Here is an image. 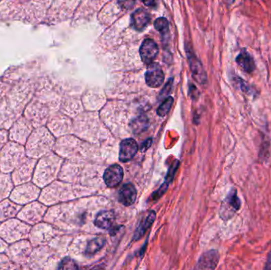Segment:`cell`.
Masks as SVG:
<instances>
[{
  "instance_id": "cell-1",
  "label": "cell",
  "mask_w": 271,
  "mask_h": 270,
  "mask_svg": "<svg viewBox=\"0 0 271 270\" xmlns=\"http://www.w3.org/2000/svg\"><path fill=\"white\" fill-rule=\"evenodd\" d=\"M241 208V200L238 196L237 191L232 189L224 200L221 209V216L225 220H229Z\"/></svg>"
},
{
  "instance_id": "cell-2",
  "label": "cell",
  "mask_w": 271,
  "mask_h": 270,
  "mask_svg": "<svg viewBox=\"0 0 271 270\" xmlns=\"http://www.w3.org/2000/svg\"><path fill=\"white\" fill-rule=\"evenodd\" d=\"M188 62L189 63V68L191 70L192 76L193 79L200 84H205L207 82V75L203 68L202 63L195 56L191 51L187 50Z\"/></svg>"
},
{
  "instance_id": "cell-3",
  "label": "cell",
  "mask_w": 271,
  "mask_h": 270,
  "mask_svg": "<svg viewBox=\"0 0 271 270\" xmlns=\"http://www.w3.org/2000/svg\"><path fill=\"white\" fill-rule=\"evenodd\" d=\"M145 81L149 87L153 88H157L162 85L164 81V74L160 64L152 63L149 65L145 73Z\"/></svg>"
},
{
  "instance_id": "cell-4",
  "label": "cell",
  "mask_w": 271,
  "mask_h": 270,
  "mask_svg": "<svg viewBox=\"0 0 271 270\" xmlns=\"http://www.w3.org/2000/svg\"><path fill=\"white\" fill-rule=\"evenodd\" d=\"M158 53V45L153 40L149 38L145 39L140 48V56L145 64L149 65L153 63Z\"/></svg>"
},
{
  "instance_id": "cell-5",
  "label": "cell",
  "mask_w": 271,
  "mask_h": 270,
  "mask_svg": "<svg viewBox=\"0 0 271 270\" xmlns=\"http://www.w3.org/2000/svg\"><path fill=\"white\" fill-rule=\"evenodd\" d=\"M123 176H124V172L121 166L118 164H113L105 170L103 179L108 187L114 188L121 183Z\"/></svg>"
},
{
  "instance_id": "cell-6",
  "label": "cell",
  "mask_w": 271,
  "mask_h": 270,
  "mask_svg": "<svg viewBox=\"0 0 271 270\" xmlns=\"http://www.w3.org/2000/svg\"><path fill=\"white\" fill-rule=\"evenodd\" d=\"M138 152V143L133 139L123 140L120 144L119 160L122 163H127L133 159Z\"/></svg>"
},
{
  "instance_id": "cell-7",
  "label": "cell",
  "mask_w": 271,
  "mask_h": 270,
  "mask_svg": "<svg viewBox=\"0 0 271 270\" xmlns=\"http://www.w3.org/2000/svg\"><path fill=\"white\" fill-rule=\"evenodd\" d=\"M137 199V189L132 184L123 185L119 191L118 200L124 206H132Z\"/></svg>"
},
{
  "instance_id": "cell-8",
  "label": "cell",
  "mask_w": 271,
  "mask_h": 270,
  "mask_svg": "<svg viewBox=\"0 0 271 270\" xmlns=\"http://www.w3.org/2000/svg\"><path fill=\"white\" fill-rule=\"evenodd\" d=\"M219 257V253L217 250H210L200 257L197 268L200 269H214L218 265Z\"/></svg>"
},
{
  "instance_id": "cell-9",
  "label": "cell",
  "mask_w": 271,
  "mask_h": 270,
  "mask_svg": "<svg viewBox=\"0 0 271 270\" xmlns=\"http://www.w3.org/2000/svg\"><path fill=\"white\" fill-rule=\"evenodd\" d=\"M236 62L239 67L241 68L244 73L250 74L255 70V62L254 58L247 51L243 50L240 52L236 56Z\"/></svg>"
},
{
  "instance_id": "cell-10",
  "label": "cell",
  "mask_w": 271,
  "mask_h": 270,
  "mask_svg": "<svg viewBox=\"0 0 271 270\" xmlns=\"http://www.w3.org/2000/svg\"><path fill=\"white\" fill-rule=\"evenodd\" d=\"M150 21L149 14L145 10L138 9L131 16V24L138 31H142L149 24Z\"/></svg>"
},
{
  "instance_id": "cell-11",
  "label": "cell",
  "mask_w": 271,
  "mask_h": 270,
  "mask_svg": "<svg viewBox=\"0 0 271 270\" xmlns=\"http://www.w3.org/2000/svg\"><path fill=\"white\" fill-rule=\"evenodd\" d=\"M115 220V215L113 211H102L97 215L95 224L101 229H110Z\"/></svg>"
},
{
  "instance_id": "cell-12",
  "label": "cell",
  "mask_w": 271,
  "mask_h": 270,
  "mask_svg": "<svg viewBox=\"0 0 271 270\" xmlns=\"http://www.w3.org/2000/svg\"><path fill=\"white\" fill-rule=\"evenodd\" d=\"M156 217V213L154 211H150L148 213L147 216L142 220L141 224L138 226V228L135 231L133 236V239L135 240H138L145 235V232L149 229V227L154 222Z\"/></svg>"
},
{
  "instance_id": "cell-13",
  "label": "cell",
  "mask_w": 271,
  "mask_h": 270,
  "mask_svg": "<svg viewBox=\"0 0 271 270\" xmlns=\"http://www.w3.org/2000/svg\"><path fill=\"white\" fill-rule=\"evenodd\" d=\"M130 127L132 128L133 133H142V131H145L149 127V119L144 115L139 116L131 121Z\"/></svg>"
},
{
  "instance_id": "cell-14",
  "label": "cell",
  "mask_w": 271,
  "mask_h": 270,
  "mask_svg": "<svg viewBox=\"0 0 271 270\" xmlns=\"http://www.w3.org/2000/svg\"><path fill=\"white\" fill-rule=\"evenodd\" d=\"M105 243H106V239L105 238H95L93 240L90 241L88 242V246L86 248L85 254L88 257L93 256L94 254L99 251V250L103 247Z\"/></svg>"
},
{
  "instance_id": "cell-15",
  "label": "cell",
  "mask_w": 271,
  "mask_h": 270,
  "mask_svg": "<svg viewBox=\"0 0 271 270\" xmlns=\"http://www.w3.org/2000/svg\"><path fill=\"white\" fill-rule=\"evenodd\" d=\"M17 211V206H14L11 202L4 201L0 205V220L14 217Z\"/></svg>"
},
{
  "instance_id": "cell-16",
  "label": "cell",
  "mask_w": 271,
  "mask_h": 270,
  "mask_svg": "<svg viewBox=\"0 0 271 270\" xmlns=\"http://www.w3.org/2000/svg\"><path fill=\"white\" fill-rule=\"evenodd\" d=\"M178 164H179L178 161H176L175 164H173L172 167H171V169H170L169 173H168V175H167V179L165 181V183L162 185V186H160V189L157 192L153 193V196L154 197V199H158L167 190V187L169 185V183L171 182V180H172L173 177L175 176L177 168L178 167Z\"/></svg>"
},
{
  "instance_id": "cell-17",
  "label": "cell",
  "mask_w": 271,
  "mask_h": 270,
  "mask_svg": "<svg viewBox=\"0 0 271 270\" xmlns=\"http://www.w3.org/2000/svg\"><path fill=\"white\" fill-rule=\"evenodd\" d=\"M232 80H233V83L236 84V86H237L238 88L242 92L245 93L247 95L252 94V90H251V87L243 79L240 78V77L236 76V75H234V76H232Z\"/></svg>"
},
{
  "instance_id": "cell-18",
  "label": "cell",
  "mask_w": 271,
  "mask_h": 270,
  "mask_svg": "<svg viewBox=\"0 0 271 270\" xmlns=\"http://www.w3.org/2000/svg\"><path fill=\"white\" fill-rule=\"evenodd\" d=\"M173 102H174V99L172 97H168L166 98L164 102H162L161 105L159 106L157 109V114L160 117H164L170 111L171 106H172Z\"/></svg>"
},
{
  "instance_id": "cell-19",
  "label": "cell",
  "mask_w": 271,
  "mask_h": 270,
  "mask_svg": "<svg viewBox=\"0 0 271 270\" xmlns=\"http://www.w3.org/2000/svg\"><path fill=\"white\" fill-rule=\"evenodd\" d=\"M155 29L160 32L162 35L167 34L169 30V23L165 18H159L155 21Z\"/></svg>"
},
{
  "instance_id": "cell-20",
  "label": "cell",
  "mask_w": 271,
  "mask_h": 270,
  "mask_svg": "<svg viewBox=\"0 0 271 270\" xmlns=\"http://www.w3.org/2000/svg\"><path fill=\"white\" fill-rule=\"evenodd\" d=\"M78 265L77 263L73 261V259L66 257L62 260L61 262L59 263L58 268L59 269H78Z\"/></svg>"
},
{
  "instance_id": "cell-21",
  "label": "cell",
  "mask_w": 271,
  "mask_h": 270,
  "mask_svg": "<svg viewBox=\"0 0 271 270\" xmlns=\"http://www.w3.org/2000/svg\"><path fill=\"white\" fill-rule=\"evenodd\" d=\"M119 5L125 10L132 9L135 5V0H117Z\"/></svg>"
},
{
  "instance_id": "cell-22",
  "label": "cell",
  "mask_w": 271,
  "mask_h": 270,
  "mask_svg": "<svg viewBox=\"0 0 271 270\" xmlns=\"http://www.w3.org/2000/svg\"><path fill=\"white\" fill-rule=\"evenodd\" d=\"M172 83L173 79H171L169 80V82L166 84L165 87H164V89L162 91V92L160 93V96H165L167 94H169L171 92V88H172Z\"/></svg>"
},
{
  "instance_id": "cell-23",
  "label": "cell",
  "mask_w": 271,
  "mask_h": 270,
  "mask_svg": "<svg viewBox=\"0 0 271 270\" xmlns=\"http://www.w3.org/2000/svg\"><path fill=\"white\" fill-rule=\"evenodd\" d=\"M265 269H271V250L268 253L267 260L265 262Z\"/></svg>"
},
{
  "instance_id": "cell-24",
  "label": "cell",
  "mask_w": 271,
  "mask_h": 270,
  "mask_svg": "<svg viewBox=\"0 0 271 270\" xmlns=\"http://www.w3.org/2000/svg\"><path fill=\"white\" fill-rule=\"evenodd\" d=\"M156 0H142V2L144 3L145 6L147 7H154L156 2Z\"/></svg>"
},
{
  "instance_id": "cell-25",
  "label": "cell",
  "mask_w": 271,
  "mask_h": 270,
  "mask_svg": "<svg viewBox=\"0 0 271 270\" xmlns=\"http://www.w3.org/2000/svg\"><path fill=\"white\" fill-rule=\"evenodd\" d=\"M153 142V141H152V139L147 140V141H145V143H144L143 145H142V150H146L147 148H149V147L151 146V145L152 144H149V145H148L149 143H152Z\"/></svg>"
}]
</instances>
